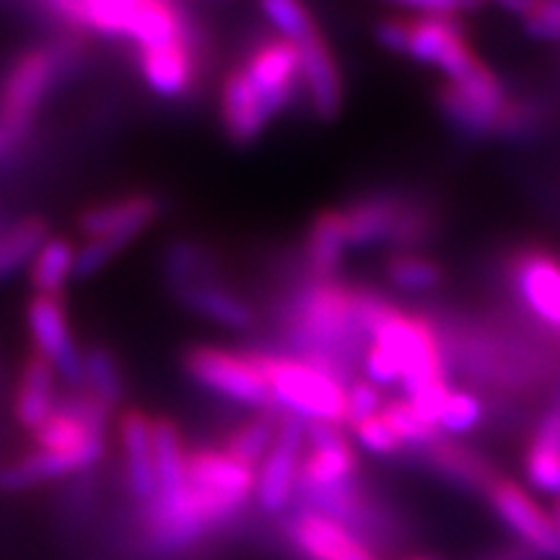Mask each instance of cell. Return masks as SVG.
Segmentation results:
<instances>
[{"label": "cell", "mask_w": 560, "mask_h": 560, "mask_svg": "<svg viewBox=\"0 0 560 560\" xmlns=\"http://www.w3.org/2000/svg\"><path fill=\"white\" fill-rule=\"evenodd\" d=\"M444 348L452 380L480 392L490 402L501 400L509 410L527 397L552 387L560 371V350L527 325H503L472 314H431Z\"/></svg>", "instance_id": "6da1fadb"}, {"label": "cell", "mask_w": 560, "mask_h": 560, "mask_svg": "<svg viewBox=\"0 0 560 560\" xmlns=\"http://www.w3.org/2000/svg\"><path fill=\"white\" fill-rule=\"evenodd\" d=\"M369 289L338 278H310L280 299L278 350L330 371L346 384L361 371L369 342Z\"/></svg>", "instance_id": "7a4b0ae2"}, {"label": "cell", "mask_w": 560, "mask_h": 560, "mask_svg": "<svg viewBox=\"0 0 560 560\" xmlns=\"http://www.w3.org/2000/svg\"><path fill=\"white\" fill-rule=\"evenodd\" d=\"M374 37L384 50L439 70L441 81L482 96L509 94L501 75L472 47L459 16L395 13L374 26Z\"/></svg>", "instance_id": "3957f363"}, {"label": "cell", "mask_w": 560, "mask_h": 560, "mask_svg": "<svg viewBox=\"0 0 560 560\" xmlns=\"http://www.w3.org/2000/svg\"><path fill=\"white\" fill-rule=\"evenodd\" d=\"M161 270H164V280L170 285L172 296L187 312L198 314V317L215 327H223V330H255V306L229 283V278L221 272L219 260L206 244L187 240V236L174 240L164 249Z\"/></svg>", "instance_id": "277c9868"}, {"label": "cell", "mask_w": 560, "mask_h": 560, "mask_svg": "<svg viewBox=\"0 0 560 560\" xmlns=\"http://www.w3.org/2000/svg\"><path fill=\"white\" fill-rule=\"evenodd\" d=\"M270 384L272 405L304 423L348 429V384L314 363L278 348L252 350Z\"/></svg>", "instance_id": "5b68a950"}, {"label": "cell", "mask_w": 560, "mask_h": 560, "mask_svg": "<svg viewBox=\"0 0 560 560\" xmlns=\"http://www.w3.org/2000/svg\"><path fill=\"white\" fill-rule=\"evenodd\" d=\"M79 60L73 42L37 45L16 55V60L0 75V125L19 145L26 143L39 112L58 83Z\"/></svg>", "instance_id": "8992f818"}, {"label": "cell", "mask_w": 560, "mask_h": 560, "mask_svg": "<svg viewBox=\"0 0 560 560\" xmlns=\"http://www.w3.org/2000/svg\"><path fill=\"white\" fill-rule=\"evenodd\" d=\"M182 366L200 389L236 405V408H276L270 384L252 350H234L215 346V342H195L182 353Z\"/></svg>", "instance_id": "52a82bcc"}, {"label": "cell", "mask_w": 560, "mask_h": 560, "mask_svg": "<svg viewBox=\"0 0 560 560\" xmlns=\"http://www.w3.org/2000/svg\"><path fill=\"white\" fill-rule=\"evenodd\" d=\"M503 278L516 310L537 335L560 350V255L540 244H524L506 257Z\"/></svg>", "instance_id": "ba28073f"}, {"label": "cell", "mask_w": 560, "mask_h": 560, "mask_svg": "<svg viewBox=\"0 0 560 560\" xmlns=\"http://www.w3.org/2000/svg\"><path fill=\"white\" fill-rule=\"evenodd\" d=\"M482 501L488 503L490 514L503 524L511 540L527 545L545 560H560V535L552 524L550 509H545L527 486L501 472L490 482Z\"/></svg>", "instance_id": "9c48e42d"}, {"label": "cell", "mask_w": 560, "mask_h": 560, "mask_svg": "<svg viewBox=\"0 0 560 560\" xmlns=\"http://www.w3.org/2000/svg\"><path fill=\"white\" fill-rule=\"evenodd\" d=\"M278 537L291 560H382L346 524L306 506L280 516Z\"/></svg>", "instance_id": "30bf717a"}, {"label": "cell", "mask_w": 560, "mask_h": 560, "mask_svg": "<svg viewBox=\"0 0 560 560\" xmlns=\"http://www.w3.org/2000/svg\"><path fill=\"white\" fill-rule=\"evenodd\" d=\"M306 446V423L280 410V429L257 467L255 501L265 516L280 520L296 503L301 459Z\"/></svg>", "instance_id": "8fae6325"}, {"label": "cell", "mask_w": 560, "mask_h": 560, "mask_svg": "<svg viewBox=\"0 0 560 560\" xmlns=\"http://www.w3.org/2000/svg\"><path fill=\"white\" fill-rule=\"evenodd\" d=\"M26 327H30L34 353L50 361L70 389H81L83 350L73 338V327H70L62 296L32 293V299L26 301Z\"/></svg>", "instance_id": "7c38bea8"}, {"label": "cell", "mask_w": 560, "mask_h": 560, "mask_svg": "<svg viewBox=\"0 0 560 560\" xmlns=\"http://www.w3.org/2000/svg\"><path fill=\"white\" fill-rule=\"evenodd\" d=\"M359 475V446L346 425L306 423V446L296 495L304 490L335 488Z\"/></svg>", "instance_id": "4fadbf2b"}, {"label": "cell", "mask_w": 560, "mask_h": 560, "mask_svg": "<svg viewBox=\"0 0 560 560\" xmlns=\"http://www.w3.org/2000/svg\"><path fill=\"white\" fill-rule=\"evenodd\" d=\"M164 202L151 192H130L83 208L79 231L83 240H104L122 252L159 221Z\"/></svg>", "instance_id": "5bb4252c"}, {"label": "cell", "mask_w": 560, "mask_h": 560, "mask_svg": "<svg viewBox=\"0 0 560 560\" xmlns=\"http://www.w3.org/2000/svg\"><path fill=\"white\" fill-rule=\"evenodd\" d=\"M412 462H418L420 470L436 478L459 493L486 495L490 482L499 478L493 462L482 454L470 441L454 436H436L425 450H420Z\"/></svg>", "instance_id": "9a60e30c"}, {"label": "cell", "mask_w": 560, "mask_h": 560, "mask_svg": "<svg viewBox=\"0 0 560 560\" xmlns=\"http://www.w3.org/2000/svg\"><path fill=\"white\" fill-rule=\"evenodd\" d=\"M138 73L161 100H185L198 89L202 75V37L136 50Z\"/></svg>", "instance_id": "2e32d148"}, {"label": "cell", "mask_w": 560, "mask_h": 560, "mask_svg": "<svg viewBox=\"0 0 560 560\" xmlns=\"http://www.w3.org/2000/svg\"><path fill=\"white\" fill-rule=\"evenodd\" d=\"M276 117L278 115L242 66L231 68L223 75L219 89V122L231 145H240V149L255 145Z\"/></svg>", "instance_id": "e0dca14e"}, {"label": "cell", "mask_w": 560, "mask_h": 560, "mask_svg": "<svg viewBox=\"0 0 560 560\" xmlns=\"http://www.w3.org/2000/svg\"><path fill=\"white\" fill-rule=\"evenodd\" d=\"M242 68L247 70L249 81L265 96L276 115H283L293 100L301 94V55L293 42L272 37L257 42L247 52Z\"/></svg>", "instance_id": "ac0fdd59"}, {"label": "cell", "mask_w": 560, "mask_h": 560, "mask_svg": "<svg viewBox=\"0 0 560 560\" xmlns=\"http://www.w3.org/2000/svg\"><path fill=\"white\" fill-rule=\"evenodd\" d=\"M296 47L301 55V94H304L306 107L319 122L338 120L346 104V81H342L332 45L322 30H317L301 39Z\"/></svg>", "instance_id": "d6986e66"}, {"label": "cell", "mask_w": 560, "mask_h": 560, "mask_svg": "<svg viewBox=\"0 0 560 560\" xmlns=\"http://www.w3.org/2000/svg\"><path fill=\"white\" fill-rule=\"evenodd\" d=\"M408 198L410 192L402 190H374L350 200L342 208L350 249H389Z\"/></svg>", "instance_id": "ffe728a7"}, {"label": "cell", "mask_w": 560, "mask_h": 560, "mask_svg": "<svg viewBox=\"0 0 560 560\" xmlns=\"http://www.w3.org/2000/svg\"><path fill=\"white\" fill-rule=\"evenodd\" d=\"M117 433L125 454V480L132 501L149 503L159 490L153 457V418L140 408H125L117 418Z\"/></svg>", "instance_id": "44dd1931"}, {"label": "cell", "mask_w": 560, "mask_h": 560, "mask_svg": "<svg viewBox=\"0 0 560 560\" xmlns=\"http://www.w3.org/2000/svg\"><path fill=\"white\" fill-rule=\"evenodd\" d=\"M198 34V24L179 0H136L125 21L122 39L136 50H145Z\"/></svg>", "instance_id": "7402d4cb"}, {"label": "cell", "mask_w": 560, "mask_h": 560, "mask_svg": "<svg viewBox=\"0 0 560 560\" xmlns=\"http://www.w3.org/2000/svg\"><path fill=\"white\" fill-rule=\"evenodd\" d=\"M350 249L342 208H325L314 215L301 244V260L310 278H338Z\"/></svg>", "instance_id": "603a6c76"}, {"label": "cell", "mask_w": 560, "mask_h": 560, "mask_svg": "<svg viewBox=\"0 0 560 560\" xmlns=\"http://www.w3.org/2000/svg\"><path fill=\"white\" fill-rule=\"evenodd\" d=\"M58 371L52 363L42 359L39 353L26 355L24 366L19 371L16 392H13V418L21 429L34 431L39 429L58 405Z\"/></svg>", "instance_id": "cb8c5ba5"}, {"label": "cell", "mask_w": 560, "mask_h": 560, "mask_svg": "<svg viewBox=\"0 0 560 560\" xmlns=\"http://www.w3.org/2000/svg\"><path fill=\"white\" fill-rule=\"evenodd\" d=\"M278 429H280L278 408L252 410L247 418H242L240 423L231 425L219 446L223 452H229L234 459H240L242 465L257 470L260 462L265 459V454H268V450L272 446V441H276Z\"/></svg>", "instance_id": "d4e9b609"}, {"label": "cell", "mask_w": 560, "mask_h": 560, "mask_svg": "<svg viewBox=\"0 0 560 560\" xmlns=\"http://www.w3.org/2000/svg\"><path fill=\"white\" fill-rule=\"evenodd\" d=\"M384 280L392 291L408 293V296H423L433 293L444 283V268L431 255L418 249L389 252L382 265Z\"/></svg>", "instance_id": "484cf974"}, {"label": "cell", "mask_w": 560, "mask_h": 560, "mask_svg": "<svg viewBox=\"0 0 560 560\" xmlns=\"http://www.w3.org/2000/svg\"><path fill=\"white\" fill-rule=\"evenodd\" d=\"M75 247L68 236H47L30 262V285L34 293L62 296L70 280H75Z\"/></svg>", "instance_id": "4316f807"}, {"label": "cell", "mask_w": 560, "mask_h": 560, "mask_svg": "<svg viewBox=\"0 0 560 560\" xmlns=\"http://www.w3.org/2000/svg\"><path fill=\"white\" fill-rule=\"evenodd\" d=\"M50 236V226L42 215H21L0 226V280L16 276L21 268H30L42 242Z\"/></svg>", "instance_id": "83f0119b"}, {"label": "cell", "mask_w": 560, "mask_h": 560, "mask_svg": "<svg viewBox=\"0 0 560 560\" xmlns=\"http://www.w3.org/2000/svg\"><path fill=\"white\" fill-rule=\"evenodd\" d=\"M488 416H490L488 400L480 395V392L465 387V384H459V387L454 384L439 410L436 429L444 433V436L467 439L486 425Z\"/></svg>", "instance_id": "f1b7e54d"}, {"label": "cell", "mask_w": 560, "mask_h": 560, "mask_svg": "<svg viewBox=\"0 0 560 560\" xmlns=\"http://www.w3.org/2000/svg\"><path fill=\"white\" fill-rule=\"evenodd\" d=\"M107 408H117L125 397V380L120 363L107 348L91 346L83 350V387Z\"/></svg>", "instance_id": "f546056e"}, {"label": "cell", "mask_w": 560, "mask_h": 560, "mask_svg": "<svg viewBox=\"0 0 560 560\" xmlns=\"http://www.w3.org/2000/svg\"><path fill=\"white\" fill-rule=\"evenodd\" d=\"M382 416L392 425V431L400 436L405 450H408V457H416V454L420 450H425L433 439L441 436L436 425L420 416V412L412 408V402L405 400V397H387L382 405Z\"/></svg>", "instance_id": "4dcf8cb0"}, {"label": "cell", "mask_w": 560, "mask_h": 560, "mask_svg": "<svg viewBox=\"0 0 560 560\" xmlns=\"http://www.w3.org/2000/svg\"><path fill=\"white\" fill-rule=\"evenodd\" d=\"M257 9L270 24L272 34L293 42V45L319 30L306 0H257Z\"/></svg>", "instance_id": "1f68e13d"}, {"label": "cell", "mask_w": 560, "mask_h": 560, "mask_svg": "<svg viewBox=\"0 0 560 560\" xmlns=\"http://www.w3.org/2000/svg\"><path fill=\"white\" fill-rule=\"evenodd\" d=\"M524 482L532 493L550 495L558 499L560 495V450L552 444H542V441L529 439L524 446L522 457Z\"/></svg>", "instance_id": "d6a6232c"}, {"label": "cell", "mask_w": 560, "mask_h": 560, "mask_svg": "<svg viewBox=\"0 0 560 560\" xmlns=\"http://www.w3.org/2000/svg\"><path fill=\"white\" fill-rule=\"evenodd\" d=\"M350 436H353L355 446L363 450L371 457L376 459H405L408 457V450H405V444L397 436L395 431H392V425L384 420L382 410L376 412V416H369L359 420V423L350 425Z\"/></svg>", "instance_id": "836d02e7"}, {"label": "cell", "mask_w": 560, "mask_h": 560, "mask_svg": "<svg viewBox=\"0 0 560 560\" xmlns=\"http://www.w3.org/2000/svg\"><path fill=\"white\" fill-rule=\"evenodd\" d=\"M132 3L136 0H83L86 32L109 39H122L125 21H128Z\"/></svg>", "instance_id": "e575fe53"}, {"label": "cell", "mask_w": 560, "mask_h": 560, "mask_svg": "<svg viewBox=\"0 0 560 560\" xmlns=\"http://www.w3.org/2000/svg\"><path fill=\"white\" fill-rule=\"evenodd\" d=\"M387 397H384V392L376 387L374 382L369 380H353L348 384V429L353 423H359V420L369 418V416H376V412L382 410V405Z\"/></svg>", "instance_id": "d590c367"}, {"label": "cell", "mask_w": 560, "mask_h": 560, "mask_svg": "<svg viewBox=\"0 0 560 560\" xmlns=\"http://www.w3.org/2000/svg\"><path fill=\"white\" fill-rule=\"evenodd\" d=\"M522 24L532 39L560 45V0H540V5L522 19Z\"/></svg>", "instance_id": "8d00e7d4"}, {"label": "cell", "mask_w": 560, "mask_h": 560, "mask_svg": "<svg viewBox=\"0 0 560 560\" xmlns=\"http://www.w3.org/2000/svg\"><path fill=\"white\" fill-rule=\"evenodd\" d=\"M47 19L58 21L70 37H81L86 32V13H83V0H34Z\"/></svg>", "instance_id": "74e56055"}, {"label": "cell", "mask_w": 560, "mask_h": 560, "mask_svg": "<svg viewBox=\"0 0 560 560\" xmlns=\"http://www.w3.org/2000/svg\"><path fill=\"white\" fill-rule=\"evenodd\" d=\"M400 5L405 13H420V16H467L482 5V0H389Z\"/></svg>", "instance_id": "f35d334b"}, {"label": "cell", "mask_w": 560, "mask_h": 560, "mask_svg": "<svg viewBox=\"0 0 560 560\" xmlns=\"http://www.w3.org/2000/svg\"><path fill=\"white\" fill-rule=\"evenodd\" d=\"M475 560H545L540 552H535L527 545L516 542V540H506L499 545H490V548L480 550Z\"/></svg>", "instance_id": "ab89813d"}, {"label": "cell", "mask_w": 560, "mask_h": 560, "mask_svg": "<svg viewBox=\"0 0 560 560\" xmlns=\"http://www.w3.org/2000/svg\"><path fill=\"white\" fill-rule=\"evenodd\" d=\"M482 3H493L499 5V9H503L506 13H511V16L516 19H527L532 11L540 5V0H482Z\"/></svg>", "instance_id": "60d3db41"}, {"label": "cell", "mask_w": 560, "mask_h": 560, "mask_svg": "<svg viewBox=\"0 0 560 560\" xmlns=\"http://www.w3.org/2000/svg\"><path fill=\"white\" fill-rule=\"evenodd\" d=\"M19 149H21V145L9 136V130L0 125V164H5V161H9Z\"/></svg>", "instance_id": "b9f144b4"}, {"label": "cell", "mask_w": 560, "mask_h": 560, "mask_svg": "<svg viewBox=\"0 0 560 560\" xmlns=\"http://www.w3.org/2000/svg\"><path fill=\"white\" fill-rule=\"evenodd\" d=\"M550 516H552V524H556V529H558V535H560V495H558V499H552Z\"/></svg>", "instance_id": "7bdbcfd3"}, {"label": "cell", "mask_w": 560, "mask_h": 560, "mask_svg": "<svg viewBox=\"0 0 560 560\" xmlns=\"http://www.w3.org/2000/svg\"><path fill=\"white\" fill-rule=\"evenodd\" d=\"M402 560H439V558H431V556H420V552H416V556H405Z\"/></svg>", "instance_id": "ee69618b"}, {"label": "cell", "mask_w": 560, "mask_h": 560, "mask_svg": "<svg viewBox=\"0 0 560 560\" xmlns=\"http://www.w3.org/2000/svg\"><path fill=\"white\" fill-rule=\"evenodd\" d=\"M5 221H9V219H3V215H0V226H3V223H5Z\"/></svg>", "instance_id": "f6af8a7d"}]
</instances>
